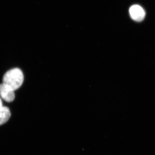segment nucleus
Here are the masks:
<instances>
[{"label":"nucleus","instance_id":"1","mask_svg":"<svg viewBox=\"0 0 155 155\" xmlns=\"http://www.w3.org/2000/svg\"><path fill=\"white\" fill-rule=\"evenodd\" d=\"M23 80L24 76L21 69L14 68L9 70L5 74L3 78V83L15 91L21 86Z\"/></svg>","mask_w":155,"mask_h":155},{"label":"nucleus","instance_id":"2","mask_svg":"<svg viewBox=\"0 0 155 155\" xmlns=\"http://www.w3.org/2000/svg\"><path fill=\"white\" fill-rule=\"evenodd\" d=\"M129 12L131 19L137 22H141L145 17L144 9L139 5H135L131 6Z\"/></svg>","mask_w":155,"mask_h":155},{"label":"nucleus","instance_id":"3","mask_svg":"<svg viewBox=\"0 0 155 155\" xmlns=\"http://www.w3.org/2000/svg\"><path fill=\"white\" fill-rule=\"evenodd\" d=\"M14 91L5 84H0V96L3 99L8 102H11L14 101L15 96Z\"/></svg>","mask_w":155,"mask_h":155},{"label":"nucleus","instance_id":"4","mask_svg":"<svg viewBox=\"0 0 155 155\" xmlns=\"http://www.w3.org/2000/svg\"><path fill=\"white\" fill-rule=\"evenodd\" d=\"M11 116V113L9 108L3 106L0 109V125L8 122Z\"/></svg>","mask_w":155,"mask_h":155},{"label":"nucleus","instance_id":"5","mask_svg":"<svg viewBox=\"0 0 155 155\" xmlns=\"http://www.w3.org/2000/svg\"><path fill=\"white\" fill-rule=\"evenodd\" d=\"M2 107V100H1V99H0V109Z\"/></svg>","mask_w":155,"mask_h":155}]
</instances>
